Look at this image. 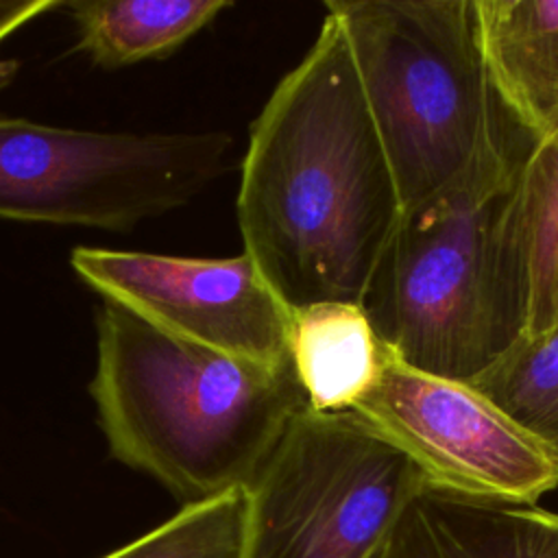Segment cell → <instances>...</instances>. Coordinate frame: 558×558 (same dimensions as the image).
<instances>
[{
  "mask_svg": "<svg viewBox=\"0 0 558 558\" xmlns=\"http://www.w3.org/2000/svg\"><path fill=\"white\" fill-rule=\"evenodd\" d=\"M490 85L534 140L558 129V0H473Z\"/></svg>",
  "mask_w": 558,
  "mask_h": 558,
  "instance_id": "obj_9",
  "label": "cell"
},
{
  "mask_svg": "<svg viewBox=\"0 0 558 558\" xmlns=\"http://www.w3.org/2000/svg\"><path fill=\"white\" fill-rule=\"evenodd\" d=\"M554 307L558 316V248H556V262H554Z\"/></svg>",
  "mask_w": 558,
  "mask_h": 558,
  "instance_id": "obj_19",
  "label": "cell"
},
{
  "mask_svg": "<svg viewBox=\"0 0 558 558\" xmlns=\"http://www.w3.org/2000/svg\"><path fill=\"white\" fill-rule=\"evenodd\" d=\"M351 412L399 449L429 490L536 506L558 486V462L482 390L390 353L377 384Z\"/></svg>",
  "mask_w": 558,
  "mask_h": 558,
  "instance_id": "obj_7",
  "label": "cell"
},
{
  "mask_svg": "<svg viewBox=\"0 0 558 558\" xmlns=\"http://www.w3.org/2000/svg\"><path fill=\"white\" fill-rule=\"evenodd\" d=\"M530 150L401 216L362 301L399 362L473 381L530 329L508 238L510 192Z\"/></svg>",
  "mask_w": 558,
  "mask_h": 558,
  "instance_id": "obj_4",
  "label": "cell"
},
{
  "mask_svg": "<svg viewBox=\"0 0 558 558\" xmlns=\"http://www.w3.org/2000/svg\"><path fill=\"white\" fill-rule=\"evenodd\" d=\"M235 211L242 253L288 310L362 305L403 209L329 13L251 124Z\"/></svg>",
  "mask_w": 558,
  "mask_h": 558,
  "instance_id": "obj_1",
  "label": "cell"
},
{
  "mask_svg": "<svg viewBox=\"0 0 558 558\" xmlns=\"http://www.w3.org/2000/svg\"><path fill=\"white\" fill-rule=\"evenodd\" d=\"M416 558H558V512L421 490L405 510Z\"/></svg>",
  "mask_w": 558,
  "mask_h": 558,
  "instance_id": "obj_11",
  "label": "cell"
},
{
  "mask_svg": "<svg viewBox=\"0 0 558 558\" xmlns=\"http://www.w3.org/2000/svg\"><path fill=\"white\" fill-rule=\"evenodd\" d=\"M231 135L102 133L0 116V218L129 233L227 168Z\"/></svg>",
  "mask_w": 558,
  "mask_h": 558,
  "instance_id": "obj_5",
  "label": "cell"
},
{
  "mask_svg": "<svg viewBox=\"0 0 558 558\" xmlns=\"http://www.w3.org/2000/svg\"><path fill=\"white\" fill-rule=\"evenodd\" d=\"M390 163L403 214L534 140L499 102L473 0H329Z\"/></svg>",
  "mask_w": 558,
  "mask_h": 558,
  "instance_id": "obj_3",
  "label": "cell"
},
{
  "mask_svg": "<svg viewBox=\"0 0 558 558\" xmlns=\"http://www.w3.org/2000/svg\"><path fill=\"white\" fill-rule=\"evenodd\" d=\"M248 495L235 488L177 514L102 558H244Z\"/></svg>",
  "mask_w": 558,
  "mask_h": 558,
  "instance_id": "obj_15",
  "label": "cell"
},
{
  "mask_svg": "<svg viewBox=\"0 0 558 558\" xmlns=\"http://www.w3.org/2000/svg\"><path fill=\"white\" fill-rule=\"evenodd\" d=\"M63 2L59 0H26L20 4L17 11H13L11 15H4L0 17V44L13 35L15 31H20L24 24H28L31 20H35L37 15L46 13V11H54V9H61Z\"/></svg>",
  "mask_w": 558,
  "mask_h": 558,
  "instance_id": "obj_16",
  "label": "cell"
},
{
  "mask_svg": "<svg viewBox=\"0 0 558 558\" xmlns=\"http://www.w3.org/2000/svg\"><path fill=\"white\" fill-rule=\"evenodd\" d=\"M20 4H22V2H17V0H0V17L11 15L13 11H17Z\"/></svg>",
  "mask_w": 558,
  "mask_h": 558,
  "instance_id": "obj_18",
  "label": "cell"
},
{
  "mask_svg": "<svg viewBox=\"0 0 558 558\" xmlns=\"http://www.w3.org/2000/svg\"><path fill=\"white\" fill-rule=\"evenodd\" d=\"M379 549H381V547H379ZM377 554H379V551H377ZM377 554H375V556H373V558H377Z\"/></svg>",
  "mask_w": 558,
  "mask_h": 558,
  "instance_id": "obj_20",
  "label": "cell"
},
{
  "mask_svg": "<svg viewBox=\"0 0 558 558\" xmlns=\"http://www.w3.org/2000/svg\"><path fill=\"white\" fill-rule=\"evenodd\" d=\"M286 351L314 412H351L377 384L388 357L366 310L347 301L290 307Z\"/></svg>",
  "mask_w": 558,
  "mask_h": 558,
  "instance_id": "obj_10",
  "label": "cell"
},
{
  "mask_svg": "<svg viewBox=\"0 0 558 558\" xmlns=\"http://www.w3.org/2000/svg\"><path fill=\"white\" fill-rule=\"evenodd\" d=\"M418 469L353 412L301 410L246 486L244 558H373Z\"/></svg>",
  "mask_w": 558,
  "mask_h": 558,
  "instance_id": "obj_6",
  "label": "cell"
},
{
  "mask_svg": "<svg viewBox=\"0 0 558 558\" xmlns=\"http://www.w3.org/2000/svg\"><path fill=\"white\" fill-rule=\"evenodd\" d=\"M229 7L227 0H74L61 9L89 61L118 70L170 57Z\"/></svg>",
  "mask_w": 558,
  "mask_h": 558,
  "instance_id": "obj_12",
  "label": "cell"
},
{
  "mask_svg": "<svg viewBox=\"0 0 558 558\" xmlns=\"http://www.w3.org/2000/svg\"><path fill=\"white\" fill-rule=\"evenodd\" d=\"M377 558H416L414 541H412V534H410V527H408L403 514L399 517V521L390 530V534H388L386 543L381 545Z\"/></svg>",
  "mask_w": 558,
  "mask_h": 558,
  "instance_id": "obj_17",
  "label": "cell"
},
{
  "mask_svg": "<svg viewBox=\"0 0 558 558\" xmlns=\"http://www.w3.org/2000/svg\"><path fill=\"white\" fill-rule=\"evenodd\" d=\"M558 462V316L519 336L473 381Z\"/></svg>",
  "mask_w": 558,
  "mask_h": 558,
  "instance_id": "obj_14",
  "label": "cell"
},
{
  "mask_svg": "<svg viewBox=\"0 0 558 558\" xmlns=\"http://www.w3.org/2000/svg\"><path fill=\"white\" fill-rule=\"evenodd\" d=\"M87 386L111 458L181 506L246 488L305 410L290 362L264 364L168 336L120 305L94 314Z\"/></svg>",
  "mask_w": 558,
  "mask_h": 558,
  "instance_id": "obj_2",
  "label": "cell"
},
{
  "mask_svg": "<svg viewBox=\"0 0 558 558\" xmlns=\"http://www.w3.org/2000/svg\"><path fill=\"white\" fill-rule=\"evenodd\" d=\"M70 266L102 301L168 336L264 364L288 362V307L246 253L209 259L76 246Z\"/></svg>",
  "mask_w": 558,
  "mask_h": 558,
  "instance_id": "obj_8",
  "label": "cell"
},
{
  "mask_svg": "<svg viewBox=\"0 0 558 558\" xmlns=\"http://www.w3.org/2000/svg\"><path fill=\"white\" fill-rule=\"evenodd\" d=\"M508 235L530 296V329L556 318L554 262L558 248V129L534 142L508 203ZM525 331V333H527Z\"/></svg>",
  "mask_w": 558,
  "mask_h": 558,
  "instance_id": "obj_13",
  "label": "cell"
}]
</instances>
